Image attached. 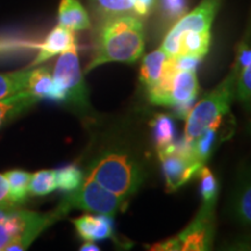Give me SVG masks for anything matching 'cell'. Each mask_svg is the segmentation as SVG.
Masks as SVG:
<instances>
[{
  "instance_id": "cell-16",
  "label": "cell",
  "mask_w": 251,
  "mask_h": 251,
  "mask_svg": "<svg viewBox=\"0 0 251 251\" xmlns=\"http://www.w3.org/2000/svg\"><path fill=\"white\" fill-rule=\"evenodd\" d=\"M58 25L74 31L85 30L91 27V19L78 0H61L58 7Z\"/></svg>"
},
{
  "instance_id": "cell-4",
  "label": "cell",
  "mask_w": 251,
  "mask_h": 251,
  "mask_svg": "<svg viewBox=\"0 0 251 251\" xmlns=\"http://www.w3.org/2000/svg\"><path fill=\"white\" fill-rule=\"evenodd\" d=\"M52 79L55 84L56 102H62L71 107L78 114L92 118L93 109L89 99V90L84 80L77 46L59 54L56 62Z\"/></svg>"
},
{
  "instance_id": "cell-18",
  "label": "cell",
  "mask_w": 251,
  "mask_h": 251,
  "mask_svg": "<svg viewBox=\"0 0 251 251\" xmlns=\"http://www.w3.org/2000/svg\"><path fill=\"white\" fill-rule=\"evenodd\" d=\"M39 102L27 90L13 94V96L0 98V128L9 120L19 117Z\"/></svg>"
},
{
  "instance_id": "cell-26",
  "label": "cell",
  "mask_w": 251,
  "mask_h": 251,
  "mask_svg": "<svg viewBox=\"0 0 251 251\" xmlns=\"http://www.w3.org/2000/svg\"><path fill=\"white\" fill-rule=\"evenodd\" d=\"M58 190L69 193L77 190L84 180V172L76 164H69L55 170Z\"/></svg>"
},
{
  "instance_id": "cell-1",
  "label": "cell",
  "mask_w": 251,
  "mask_h": 251,
  "mask_svg": "<svg viewBox=\"0 0 251 251\" xmlns=\"http://www.w3.org/2000/svg\"><path fill=\"white\" fill-rule=\"evenodd\" d=\"M151 153L130 118L112 125L86 166L85 176L129 202L151 179Z\"/></svg>"
},
{
  "instance_id": "cell-22",
  "label": "cell",
  "mask_w": 251,
  "mask_h": 251,
  "mask_svg": "<svg viewBox=\"0 0 251 251\" xmlns=\"http://www.w3.org/2000/svg\"><path fill=\"white\" fill-rule=\"evenodd\" d=\"M152 143L156 151L174 143L176 139V124L174 118L168 114H155L150 121Z\"/></svg>"
},
{
  "instance_id": "cell-5",
  "label": "cell",
  "mask_w": 251,
  "mask_h": 251,
  "mask_svg": "<svg viewBox=\"0 0 251 251\" xmlns=\"http://www.w3.org/2000/svg\"><path fill=\"white\" fill-rule=\"evenodd\" d=\"M199 93L197 70H178L176 68L151 91L147 98L152 106L171 107L178 118L186 119Z\"/></svg>"
},
{
  "instance_id": "cell-12",
  "label": "cell",
  "mask_w": 251,
  "mask_h": 251,
  "mask_svg": "<svg viewBox=\"0 0 251 251\" xmlns=\"http://www.w3.org/2000/svg\"><path fill=\"white\" fill-rule=\"evenodd\" d=\"M76 233L83 241H102L113 240L118 242L115 237L114 221L113 216L106 214H84L72 220Z\"/></svg>"
},
{
  "instance_id": "cell-28",
  "label": "cell",
  "mask_w": 251,
  "mask_h": 251,
  "mask_svg": "<svg viewBox=\"0 0 251 251\" xmlns=\"http://www.w3.org/2000/svg\"><path fill=\"white\" fill-rule=\"evenodd\" d=\"M197 176L200 179V196L202 202L216 203L219 197V181L211 169L203 165Z\"/></svg>"
},
{
  "instance_id": "cell-29",
  "label": "cell",
  "mask_w": 251,
  "mask_h": 251,
  "mask_svg": "<svg viewBox=\"0 0 251 251\" xmlns=\"http://www.w3.org/2000/svg\"><path fill=\"white\" fill-rule=\"evenodd\" d=\"M163 18L168 23L178 21L187 11V0H159Z\"/></svg>"
},
{
  "instance_id": "cell-27",
  "label": "cell",
  "mask_w": 251,
  "mask_h": 251,
  "mask_svg": "<svg viewBox=\"0 0 251 251\" xmlns=\"http://www.w3.org/2000/svg\"><path fill=\"white\" fill-rule=\"evenodd\" d=\"M57 188L55 170H40L31 175L29 194L43 197L52 193Z\"/></svg>"
},
{
  "instance_id": "cell-17",
  "label": "cell",
  "mask_w": 251,
  "mask_h": 251,
  "mask_svg": "<svg viewBox=\"0 0 251 251\" xmlns=\"http://www.w3.org/2000/svg\"><path fill=\"white\" fill-rule=\"evenodd\" d=\"M37 100L48 99L55 101L56 91L52 74L48 67H30L26 89Z\"/></svg>"
},
{
  "instance_id": "cell-21",
  "label": "cell",
  "mask_w": 251,
  "mask_h": 251,
  "mask_svg": "<svg viewBox=\"0 0 251 251\" xmlns=\"http://www.w3.org/2000/svg\"><path fill=\"white\" fill-rule=\"evenodd\" d=\"M8 187L9 199L19 207L26 202L29 196V181L31 175L21 169H13L2 174Z\"/></svg>"
},
{
  "instance_id": "cell-13",
  "label": "cell",
  "mask_w": 251,
  "mask_h": 251,
  "mask_svg": "<svg viewBox=\"0 0 251 251\" xmlns=\"http://www.w3.org/2000/svg\"><path fill=\"white\" fill-rule=\"evenodd\" d=\"M175 67V57L169 56L162 48L144 56L140 70V83L144 92L158 85Z\"/></svg>"
},
{
  "instance_id": "cell-6",
  "label": "cell",
  "mask_w": 251,
  "mask_h": 251,
  "mask_svg": "<svg viewBox=\"0 0 251 251\" xmlns=\"http://www.w3.org/2000/svg\"><path fill=\"white\" fill-rule=\"evenodd\" d=\"M216 203H201L191 224L176 235L149 247L152 251H206L211 250L215 236Z\"/></svg>"
},
{
  "instance_id": "cell-15",
  "label": "cell",
  "mask_w": 251,
  "mask_h": 251,
  "mask_svg": "<svg viewBox=\"0 0 251 251\" xmlns=\"http://www.w3.org/2000/svg\"><path fill=\"white\" fill-rule=\"evenodd\" d=\"M29 211L26 209H0V250H5L9 243L23 234Z\"/></svg>"
},
{
  "instance_id": "cell-25",
  "label": "cell",
  "mask_w": 251,
  "mask_h": 251,
  "mask_svg": "<svg viewBox=\"0 0 251 251\" xmlns=\"http://www.w3.org/2000/svg\"><path fill=\"white\" fill-rule=\"evenodd\" d=\"M30 67L13 72H0V98L13 96L27 86Z\"/></svg>"
},
{
  "instance_id": "cell-33",
  "label": "cell",
  "mask_w": 251,
  "mask_h": 251,
  "mask_svg": "<svg viewBox=\"0 0 251 251\" xmlns=\"http://www.w3.org/2000/svg\"><path fill=\"white\" fill-rule=\"evenodd\" d=\"M247 133H248V135H249V137L251 139V120L248 122V125H247Z\"/></svg>"
},
{
  "instance_id": "cell-20",
  "label": "cell",
  "mask_w": 251,
  "mask_h": 251,
  "mask_svg": "<svg viewBox=\"0 0 251 251\" xmlns=\"http://www.w3.org/2000/svg\"><path fill=\"white\" fill-rule=\"evenodd\" d=\"M211 46V31H188L179 37V55L202 59ZM177 56V57H178Z\"/></svg>"
},
{
  "instance_id": "cell-23",
  "label": "cell",
  "mask_w": 251,
  "mask_h": 251,
  "mask_svg": "<svg viewBox=\"0 0 251 251\" xmlns=\"http://www.w3.org/2000/svg\"><path fill=\"white\" fill-rule=\"evenodd\" d=\"M135 0H90L97 21L125 14H135Z\"/></svg>"
},
{
  "instance_id": "cell-31",
  "label": "cell",
  "mask_w": 251,
  "mask_h": 251,
  "mask_svg": "<svg viewBox=\"0 0 251 251\" xmlns=\"http://www.w3.org/2000/svg\"><path fill=\"white\" fill-rule=\"evenodd\" d=\"M157 4V0H135L134 9L135 14L139 17H146L150 14Z\"/></svg>"
},
{
  "instance_id": "cell-7",
  "label": "cell",
  "mask_w": 251,
  "mask_h": 251,
  "mask_svg": "<svg viewBox=\"0 0 251 251\" xmlns=\"http://www.w3.org/2000/svg\"><path fill=\"white\" fill-rule=\"evenodd\" d=\"M128 203L129 202L101 186L93 178L85 176L80 186L67 193L57 207L65 215L72 209H83L114 218L118 213L127 209Z\"/></svg>"
},
{
  "instance_id": "cell-9",
  "label": "cell",
  "mask_w": 251,
  "mask_h": 251,
  "mask_svg": "<svg viewBox=\"0 0 251 251\" xmlns=\"http://www.w3.org/2000/svg\"><path fill=\"white\" fill-rule=\"evenodd\" d=\"M221 0H201L198 7L176 23L163 40L161 48L171 57L179 55V37L188 31H211Z\"/></svg>"
},
{
  "instance_id": "cell-30",
  "label": "cell",
  "mask_w": 251,
  "mask_h": 251,
  "mask_svg": "<svg viewBox=\"0 0 251 251\" xmlns=\"http://www.w3.org/2000/svg\"><path fill=\"white\" fill-rule=\"evenodd\" d=\"M18 208L17 206L12 202L8 196V187L6 184L4 176L0 175V209H13Z\"/></svg>"
},
{
  "instance_id": "cell-14",
  "label": "cell",
  "mask_w": 251,
  "mask_h": 251,
  "mask_svg": "<svg viewBox=\"0 0 251 251\" xmlns=\"http://www.w3.org/2000/svg\"><path fill=\"white\" fill-rule=\"evenodd\" d=\"M77 46L75 31L68 29L62 26H56L54 29L46 36V39L41 42V47L37 51L36 57L28 67H37L42 64L56 55L67 51L72 47Z\"/></svg>"
},
{
  "instance_id": "cell-32",
  "label": "cell",
  "mask_w": 251,
  "mask_h": 251,
  "mask_svg": "<svg viewBox=\"0 0 251 251\" xmlns=\"http://www.w3.org/2000/svg\"><path fill=\"white\" fill-rule=\"evenodd\" d=\"M79 250H81V251H99L100 248L97 246L96 243L92 242V241H84V243L81 244Z\"/></svg>"
},
{
  "instance_id": "cell-11",
  "label": "cell",
  "mask_w": 251,
  "mask_h": 251,
  "mask_svg": "<svg viewBox=\"0 0 251 251\" xmlns=\"http://www.w3.org/2000/svg\"><path fill=\"white\" fill-rule=\"evenodd\" d=\"M234 67L237 69L236 99L248 112H251V13L244 36L237 47Z\"/></svg>"
},
{
  "instance_id": "cell-19",
  "label": "cell",
  "mask_w": 251,
  "mask_h": 251,
  "mask_svg": "<svg viewBox=\"0 0 251 251\" xmlns=\"http://www.w3.org/2000/svg\"><path fill=\"white\" fill-rule=\"evenodd\" d=\"M224 121L225 119H222V120H218L209 125L191 147L194 157L201 165H206L209 157L214 152L216 144L219 143L220 129L224 125Z\"/></svg>"
},
{
  "instance_id": "cell-2",
  "label": "cell",
  "mask_w": 251,
  "mask_h": 251,
  "mask_svg": "<svg viewBox=\"0 0 251 251\" xmlns=\"http://www.w3.org/2000/svg\"><path fill=\"white\" fill-rule=\"evenodd\" d=\"M144 51V29L139 15L125 14L97 21L93 54L85 74L107 63L133 64Z\"/></svg>"
},
{
  "instance_id": "cell-24",
  "label": "cell",
  "mask_w": 251,
  "mask_h": 251,
  "mask_svg": "<svg viewBox=\"0 0 251 251\" xmlns=\"http://www.w3.org/2000/svg\"><path fill=\"white\" fill-rule=\"evenodd\" d=\"M41 42L21 36H0V58L23 56L28 52L39 51Z\"/></svg>"
},
{
  "instance_id": "cell-10",
  "label": "cell",
  "mask_w": 251,
  "mask_h": 251,
  "mask_svg": "<svg viewBox=\"0 0 251 251\" xmlns=\"http://www.w3.org/2000/svg\"><path fill=\"white\" fill-rule=\"evenodd\" d=\"M227 218L251 233V163L238 169L225 206Z\"/></svg>"
},
{
  "instance_id": "cell-8",
  "label": "cell",
  "mask_w": 251,
  "mask_h": 251,
  "mask_svg": "<svg viewBox=\"0 0 251 251\" xmlns=\"http://www.w3.org/2000/svg\"><path fill=\"white\" fill-rule=\"evenodd\" d=\"M161 162L166 191L175 192L196 177L203 165L197 161L192 148L181 139L165 148L157 150Z\"/></svg>"
},
{
  "instance_id": "cell-3",
  "label": "cell",
  "mask_w": 251,
  "mask_h": 251,
  "mask_svg": "<svg viewBox=\"0 0 251 251\" xmlns=\"http://www.w3.org/2000/svg\"><path fill=\"white\" fill-rule=\"evenodd\" d=\"M237 75L236 68L231 67L227 76L191 108L183 137L187 146L192 147L209 125L230 114L231 103L236 99Z\"/></svg>"
}]
</instances>
